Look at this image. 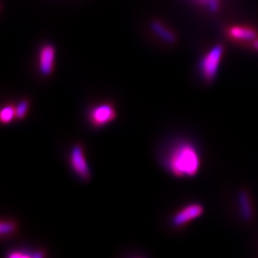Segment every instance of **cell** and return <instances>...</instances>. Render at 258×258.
I'll list each match as a JSON object with an SVG mask.
<instances>
[{"label": "cell", "instance_id": "5", "mask_svg": "<svg viewBox=\"0 0 258 258\" xmlns=\"http://www.w3.org/2000/svg\"><path fill=\"white\" fill-rule=\"evenodd\" d=\"M55 49L54 45L45 43L39 48L37 55V65L39 73L46 77L52 74L55 66Z\"/></svg>", "mask_w": 258, "mask_h": 258}, {"label": "cell", "instance_id": "6", "mask_svg": "<svg viewBox=\"0 0 258 258\" xmlns=\"http://www.w3.org/2000/svg\"><path fill=\"white\" fill-rule=\"evenodd\" d=\"M203 207L200 204H189L176 212L171 219V224L175 228H180L187 223L198 218L203 214Z\"/></svg>", "mask_w": 258, "mask_h": 258}, {"label": "cell", "instance_id": "10", "mask_svg": "<svg viewBox=\"0 0 258 258\" xmlns=\"http://www.w3.org/2000/svg\"><path fill=\"white\" fill-rule=\"evenodd\" d=\"M45 254L41 252V250H33L30 252L29 249H14L7 253V256L10 258H41Z\"/></svg>", "mask_w": 258, "mask_h": 258}, {"label": "cell", "instance_id": "11", "mask_svg": "<svg viewBox=\"0 0 258 258\" xmlns=\"http://www.w3.org/2000/svg\"><path fill=\"white\" fill-rule=\"evenodd\" d=\"M16 119V106L8 104L1 109L0 120L3 124H8L12 120Z\"/></svg>", "mask_w": 258, "mask_h": 258}, {"label": "cell", "instance_id": "3", "mask_svg": "<svg viewBox=\"0 0 258 258\" xmlns=\"http://www.w3.org/2000/svg\"><path fill=\"white\" fill-rule=\"evenodd\" d=\"M87 117L94 127H102L116 119L117 111L113 104L105 102L92 106Z\"/></svg>", "mask_w": 258, "mask_h": 258}, {"label": "cell", "instance_id": "2", "mask_svg": "<svg viewBox=\"0 0 258 258\" xmlns=\"http://www.w3.org/2000/svg\"><path fill=\"white\" fill-rule=\"evenodd\" d=\"M224 54V47L222 44H216L209 50L204 55L199 62V72L204 81L207 83H212L219 70L222 57Z\"/></svg>", "mask_w": 258, "mask_h": 258}, {"label": "cell", "instance_id": "13", "mask_svg": "<svg viewBox=\"0 0 258 258\" xmlns=\"http://www.w3.org/2000/svg\"><path fill=\"white\" fill-rule=\"evenodd\" d=\"M29 108V102L27 101H21L16 106V119L21 120L27 114Z\"/></svg>", "mask_w": 258, "mask_h": 258}, {"label": "cell", "instance_id": "9", "mask_svg": "<svg viewBox=\"0 0 258 258\" xmlns=\"http://www.w3.org/2000/svg\"><path fill=\"white\" fill-rule=\"evenodd\" d=\"M238 203H239L240 213L243 219L249 221L253 216V210L251 206V201L247 191L242 190L238 194Z\"/></svg>", "mask_w": 258, "mask_h": 258}, {"label": "cell", "instance_id": "14", "mask_svg": "<svg viewBox=\"0 0 258 258\" xmlns=\"http://www.w3.org/2000/svg\"><path fill=\"white\" fill-rule=\"evenodd\" d=\"M204 5H206L211 12L214 13L219 9V0H205Z\"/></svg>", "mask_w": 258, "mask_h": 258}, {"label": "cell", "instance_id": "8", "mask_svg": "<svg viewBox=\"0 0 258 258\" xmlns=\"http://www.w3.org/2000/svg\"><path fill=\"white\" fill-rule=\"evenodd\" d=\"M150 29L156 34L157 36L161 37L164 41L167 43H174L176 41V36L172 31H170L168 28L166 27L165 24H163L160 21L154 20L150 23Z\"/></svg>", "mask_w": 258, "mask_h": 258}, {"label": "cell", "instance_id": "15", "mask_svg": "<svg viewBox=\"0 0 258 258\" xmlns=\"http://www.w3.org/2000/svg\"><path fill=\"white\" fill-rule=\"evenodd\" d=\"M252 46H253V48L254 49H256V50H258V39L256 38L253 42H252Z\"/></svg>", "mask_w": 258, "mask_h": 258}, {"label": "cell", "instance_id": "7", "mask_svg": "<svg viewBox=\"0 0 258 258\" xmlns=\"http://www.w3.org/2000/svg\"><path fill=\"white\" fill-rule=\"evenodd\" d=\"M229 36L236 40L254 41L257 38V32L251 28L232 26L229 29Z\"/></svg>", "mask_w": 258, "mask_h": 258}, {"label": "cell", "instance_id": "12", "mask_svg": "<svg viewBox=\"0 0 258 258\" xmlns=\"http://www.w3.org/2000/svg\"><path fill=\"white\" fill-rule=\"evenodd\" d=\"M16 230H17V225L15 222L4 221V220L1 222L0 233L3 237L8 236L10 234H13Z\"/></svg>", "mask_w": 258, "mask_h": 258}, {"label": "cell", "instance_id": "16", "mask_svg": "<svg viewBox=\"0 0 258 258\" xmlns=\"http://www.w3.org/2000/svg\"><path fill=\"white\" fill-rule=\"evenodd\" d=\"M200 2H201L202 4H204V3H205V0H200Z\"/></svg>", "mask_w": 258, "mask_h": 258}, {"label": "cell", "instance_id": "1", "mask_svg": "<svg viewBox=\"0 0 258 258\" xmlns=\"http://www.w3.org/2000/svg\"><path fill=\"white\" fill-rule=\"evenodd\" d=\"M163 164L176 177H192L200 168L198 149L188 141L181 140L173 143L163 156Z\"/></svg>", "mask_w": 258, "mask_h": 258}, {"label": "cell", "instance_id": "4", "mask_svg": "<svg viewBox=\"0 0 258 258\" xmlns=\"http://www.w3.org/2000/svg\"><path fill=\"white\" fill-rule=\"evenodd\" d=\"M69 164L72 170L83 181H88L91 177V171L87 163L84 149L81 145H75L70 150Z\"/></svg>", "mask_w": 258, "mask_h": 258}]
</instances>
